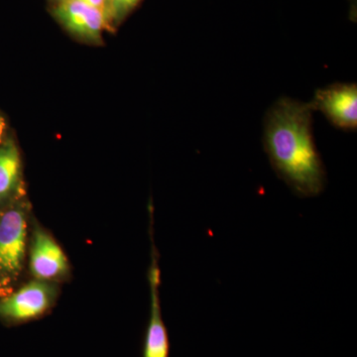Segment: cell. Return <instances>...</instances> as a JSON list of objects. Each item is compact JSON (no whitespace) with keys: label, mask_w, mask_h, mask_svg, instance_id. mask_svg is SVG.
I'll list each match as a JSON object with an SVG mask.
<instances>
[{"label":"cell","mask_w":357,"mask_h":357,"mask_svg":"<svg viewBox=\"0 0 357 357\" xmlns=\"http://www.w3.org/2000/svg\"><path fill=\"white\" fill-rule=\"evenodd\" d=\"M149 284L151 290V311L143 342L142 357H170V340L160 306V270L155 252L152 255L149 270Z\"/></svg>","instance_id":"7"},{"label":"cell","mask_w":357,"mask_h":357,"mask_svg":"<svg viewBox=\"0 0 357 357\" xmlns=\"http://www.w3.org/2000/svg\"><path fill=\"white\" fill-rule=\"evenodd\" d=\"M107 2H109V0H107ZM109 15H110V14H109Z\"/></svg>","instance_id":"13"},{"label":"cell","mask_w":357,"mask_h":357,"mask_svg":"<svg viewBox=\"0 0 357 357\" xmlns=\"http://www.w3.org/2000/svg\"><path fill=\"white\" fill-rule=\"evenodd\" d=\"M309 105L312 112H321L335 128L342 130H356V84H335L319 89Z\"/></svg>","instance_id":"4"},{"label":"cell","mask_w":357,"mask_h":357,"mask_svg":"<svg viewBox=\"0 0 357 357\" xmlns=\"http://www.w3.org/2000/svg\"><path fill=\"white\" fill-rule=\"evenodd\" d=\"M53 13L67 31L88 44H102L103 30L109 29L98 9L79 0H60Z\"/></svg>","instance_id":"5"},{"label":"cell","mask_w":357,"mask_h":357,"mask_svg":"<svg viewBox=\"0 0 357 357\" xmlns=\"http://www.w3.org/2000/svg\"><path fill=\"white\" fill-rule=\"evenodd\" d=\"M79 1L84 2V3L88 4V6L93 7V8L98 9L100 13L102 14L105 21H107L109 27H112V21H110L109 15V6L107 0H79Z\"/></svg>","instance_id":"10"},{"label":"cell","mask_w":357,"mask_h":357,"mask_svg":"<svg viewBox=\"0 0 357 357\" xmlns=\"http://www.w3.org/2000/svg\"><path fill=\"white\" fill-rule=\"evenodd\" d=\"M141 0H109V14L112 25L119 23L132 9L139 4Z\"/></svg>","instance_id":"9"},{"label":"cell","mask_w":357,"mask_h":357,"mask_svg":"<svg viewBox=\"0 0 357 357\" xmlns=\"http://www.w3.org/2000/svg\"><path fill=\"white\" fill-rule=\"evenodd\" d=\"M7 128L6 117L0 112V145L3 143V136L6 134Z\"/></svg>","instance_id":"11"},{"label":"cell","mask_w":357,"mask_h":357,"mask_svg":"<svg viewBox=\"0 0 357 357\" xmlns=\"http://www.w3.org/2000/svg\"><path fill=\"white\" fill-rule=\"evenodd\" d=\"M21 157L17 145L7 139L0 145V203L17 196L21 191Z\"/></svg>","instance_id":"8"},{"label":"cell","mask_w":357,"mask_h":357,"mask_svg":"<svg viewBox=\"0 0 357 357\" xmlns=\"http://www.w3.org/2000/svg\"><path fill=\"white\" fill-rule=\"evenodd\" d=\"M351 14L352 16V20H356V0H351Z\"/></svg>","instance_id":"12"},{"label":"cell","mask_w":357,"mask_h":357,"mask_svg":"<svg viewBox=\"0 0 357 357\" xmlns=\"http://www.w3.org/2000/svg\"><path fill=\"white\" fill-rule=\"evenodd\" d=\"M30 269L42 281L58 280L69 273V263L64 251L53 237L42 229H36L33 236Z\"/></svg>","instance_id":"6"},{"label":"cell","mask_w":357,"mask_h":357,"mask_svg":"<svg viewBox=\"0 0 357 357\" xmlns=\"http://www.w3.org/2000/svg\"><path fill=\"white\" fill-rule=\"evenodd\" d=\"M56 288L47 281H33L0 302V317L20 324L43 316L55 301Z\"/></svg>","instance_id":"3"},{"label":"cell","mask_w":357,"mask_h":357,"mask_svg":"<svg viewBox=\"0 0 357 357\" xmlns=\"http://www.w3.org/2000/svg\"><path fill=\"white\" fill-rule=\"evenodd\" d=\"M27 213L22 204H14L0 213V280H14L24 262Z\"/></svg>","instance_id":"2"},{"label":"cell","mask_w":357,"mask_h":357,"mask_svg":"<svg viewBox=\"0 0 357 357\" xmlns=\"http://www.w3.org/2000/svg\"><path fill=\"white\" fill-rule=\"evenodd\" d=\"M263 145L272 168L301 198L325 190L326 173L314 135L309 103L283 96L268 109Z\"/></svg>","instance_id":"1"}]
</instances>
